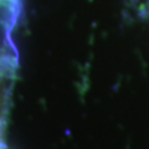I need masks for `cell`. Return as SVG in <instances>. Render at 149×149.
Here are the masks:
<instances>
[{
    "label": "cell",
    "instance_id": "obj_1",
    "mask_svg": "<svg viewBox=\"0 0 149 149\" xmlns=\"http://www.w3.org/2000/svg\"><path fill=\"white\" fill-rule=\"evenodd\" d=\"M22 14V0H0V54L19 56L14 32Z\"/></svg>",
    "mask_w": 149,
    "mask_h": 149
}]
</instances>
